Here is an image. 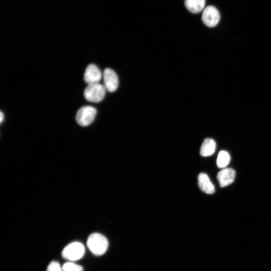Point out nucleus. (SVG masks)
Here are the masks:
<instances>
[{
	"label": "nucleus",
	"mask_w": 271,
	"mask_h": 271,
	"mask_svg": "<svg viewBox=\"0 0 271 271\" xmlns=\"http://www.w3.org/2000/svg\"><path fill=\"white\" fill-rule=\"evenodd\" d=\"M87 246L94 255L101 256L106 253L109 242L104 235L99 233H93L88 239Z\"/></svg>",
	"instance_id": "1"
},
{
	"label": "nucleus",
	"mask_w": 271,
	"mask_h": 271,
	"mask_svg": "<svg viewBox=\"0 0 271 271\" xmlns=\"http://www.w3.org/2000/svg\"><path fill=\"white\" fill-rule=\"evenodd\" d=\"M106 89L100 83L89 85L84 91L85 99L92 103L102 102L105 96Z\"/></svg>",
	"instance_id": "2"
},
{
	"label": "nucleus",
	"mask_w": 271,
	"mask_h": 271,
	"mask_svg": "<svg viewBox=\"0 0 271 271\" xmlns=\"http://www.w3.org/2000/svg\"><path fill=\"white\" fill-rule=\"evenodd\" d=\"M85 253L83 244L80 242H73L66 246L62 252L64 258L71 262L81 259Z\"/></svg>",
	"instance_id": "3"
},
{
	"label": "nucleus",
	"mask_w": 271,
	"mask_h": 271,
	"mask_svg": "<svg viewBox=\"0 0 271 271\" xmlns=\"http://www.w3.org/2000/svg\"><path fill=\"white\" fill-rule=\"evenodd\" d=\"M96 113L97 111L92 107H83L76 113V121L82 127L88 126L94 121Z\"/></svg>",
	"instance_id": "4"
},
{
	"label": "nucleus",
	"mask_w": 271,
	"mask_h": 271,
	"mask_svg": "<svg viewBox=\"0 0 271 271\" xmlns=\"http://www.w3.org/2000/svg\"><path fill=\"white\" fill-rule=\"evenodd\" d=\"M220 14L214 6H208L203 11L202 21L208 27L212 28L216 26L220 22Z\"/></svg>",
	"instance_id": "5"
},
{
	"label": "nucleus",
	"mask_w": 271,
	"mask_h": 271,
	"mask_svg": "<svg viewBox=\"0 0 271 271\" xmlns=\"http://www.w3.org/2000/svg\"><path fill=\"white\" fill-rule=\"evenodd\" d=\"M104 87L110 92L117 90L119 86L118 76L113 70L106 68L103 73Z\"/></svg>",
	"instance_id": "6"
},
{
	"label": "nucleus",
	"mask_w": 271,
	"mask_h": 271,
	"mask_svg": "<svg viewBox=\"0 0 271 271\" xmlns=\"http://www.w3.org/2000/svg\"><path fill=\"white\" fill-rule=\"evenodd\" d=\"M102 74L99 68L90 64L87 68L84 74V81L89 85L99 83L102 79Z\"/></svg>",
	"instance_id": "7"
},
{
	"label": "nucleus",
	"mask_w": 271,
	"mask_h": 271,
	"mask_svg": "<svg viewBox=\"0 0 271 271\" xmlns=\"http://www.w3.org/2000/svg\"><path fill=\"white\" fill-rule=\"evenodd\" d=\"M236 171L233 168H226L220 171L217 179L221 187H226L232 183L236 178Z\"/></svg>",
	"instance_id": "8"
},
{
	"label": "nucleus",
	"mask_w": 271,
	"mask_h": 271,
	"mask_svg": "<svg viewBox=\"0 0 271 271\" xmlns=\"http://www.w3.org/2000/svg\"><path fill=\"white\" fill-rule=\"evenodd\" d=\"M198 184L200 189L208 195H212L215 192V187L207 174L201 173L198 177Z\"/></svg>",
	"instance_id": "9"
},
{
	"label": "nucleus",
	"mask_w": 271,
	"mask_h": 271,
	"mask_svg": "<svg viewBox=\"0 0 271 271\" xmlns=\"http://www.w3.org/2000/svg\"><path fill=\"white\" fill-rule=\"evenodd\" d=\"M206 0H185V6L191 13L198 14L204 10Z\"/></svg>",
	"instance_id": "10"
},
{
	"label": "nucleus",
	"mask_w": 271,
	"mask_h": 271,
	"mask_svg": "<svg viewBox=\"0 0 271 271\" xmlns=\"http://www.w3.org/2000/svg\"><path fill=\"white\" fill-rule=\"evenodd\" d=\"M217 147L216 142L214 139L206 138L201 147L200 153L203 157H208L214 154Z\"/></svg>",
	"instance_id": "11"
},
{
	"label": "nucleus",
	"mask_w": 271,
	"mask_h": 271,
	"mask_svg": "<svg viewBox=\"0 0 271 271\" xmlns=\"http://www.w3.org/2000/svg\"><path fill=\"white\" fill-rule=\"evenodd\" d=\"M230 157L229 153L225 151H221L218 157L217 164L219 168H224L230 162Z\"/></svg>",
	"instance_id": "12"
},
{
	"label": "nucleus",
	"mask_w": 271,
	"mask_h": 271,
	"mask_svg": "<svg viewBox=\"0 0 271 271\" xmlns=\"http://www.w3.org/2000/svg\"><path fill=\"white\" fill-rule=\"evenodd\" d=\"M63 267V271H83V268L79 265L69 262L65 263Z\"/></svg>",
	"instance_id": "13"
},
{
	"label": "nucleus",
	"mask_w": 271,
	"mask_h": 271,
	"mask_svg": "<svg viewBox=\"0 0 271 271\" xmlns=\"http://www.w3.org/2000/svg\"><path fill=\"white\" fill-rule=\"evenodd\" d=\"M47 271H63V267L59 262L53 261L48 266Z\"/></svg>",
	"instance_id": "14"
},
{
	"label": "nucleus",
	"mask_w": 271,
	"mask_h": 271,
	"mask_svg": "<svg viewBox=\"0 0 271 271\" xmlns=\"http://www.w3.org/2000/svg\"><path fill=\"white\" fill-rule=\"evenodd\" d=\"M4 119V114L2 112H1L0 113V122H1V123L3 122Z\"/></svg>",
	"instance_id": "15"
}]
</instances>
